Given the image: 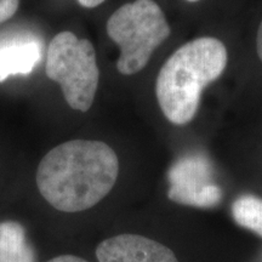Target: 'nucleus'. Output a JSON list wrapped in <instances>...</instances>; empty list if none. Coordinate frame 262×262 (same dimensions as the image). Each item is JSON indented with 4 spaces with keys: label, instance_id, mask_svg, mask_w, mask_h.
Segmentation results:
<instances>
[{
    "label": "nucleus",
    "instance_id": "10",
    "mask_svg": "<svg viewBox=\"0 0 262 262\" xmlns=\"http://www.w3.org/2000/svg\"><path fill=\"white\" fill-rule=\"evenodd\" d=\"M19 0H0V24L8 21L17 12Z\"/></svg>",
    "mask_w": 262,
    "mask_h": 262
},
{
    "label": "nucleus",
    "instance_id": "7",
    "mask_svg": "<svg viewBox=\"0 0 262 262\" xmlns=\"http://www.w3.org/2000/svg\"><path fill=\"white\" fill-rule=\"evenodd\" d=\"M41 42L27 34L0 40V83L16 75H28L41 61Z\"/></svg>",
    "mask_w": 262,
    "mask_h": 262
},
{
    "label": "nucleus",
    "instance_id": "14",
    "mask_svg": "<svg viewBox=\"0 0 262 262\" xmlns=\"http://www.w3.org/2000/svg\"><path fill=\"white\" fill-rule=\"evenodd\" d=\"M187 2H191V3H195V2H199V0H187Z\"/></svg>",
    "mask_w": 262,
    "mask_h": 262
},
{
    "label": "nucleus",
    "instance_id": "3",
    "mask_svg": "<svg viewBox=\"0 0 262 262\" xmlns=\"http://www.w3.org/2000/svg\"><path fill=\"white\" fill-rule=\"evenodd\" d=\"M106 28L108 37L120 48L117 70L124 75L142 71L171 32L165 15L153 0H135L120 6L108 18Z\"/></svg>",
    "mask_w": 262,
    "mask_h": 262
},
{
    "label": "nucleus",
    "instance_id": "13",
    "mask_svg": "<svg viewBox=\"0 0 262 262\" xmlns=\"http://www.w3.org/2000/svg\"><path fill=\"white\" fill-rule=\"evenodd\" d=\"M256 49H257V54L260 60L262 61V21L260 24V27H258L257 31V39H256Z\"/></svg>",
    "mask_w": 262,
    "mask_h": 262
},
{
    "label": "nucleus",
    "instance_id": "11",
    "mask_svg": "<svg viewBox=\"0 0 262 262\" xmlns=\"http://www.w3.org/2000/svg\"><path fill=\"white\" fill-rule=\"evenodd\" d=\"M47 262H88L84 258L74 256V255H60V256H56L51 260H49Z\"/></svg>",
    "mask_w": 262,
    "mask_h": 262
},
{
    "label": "nucleus",
    "instance_id": "5",
    "mask_svg": "<svg viewBox=\"0 0 262 262\" xmlns=\"http://www.w3.org/2000/svg\"><path fill=\"white\" fill-rule=\"evenodd\" d=\"M169 198L195 206H211L221 199V189L209 181L208 165L201 158H182L170 171Z\"/></svg>",
    "mask_w": 262,
    "mask_h": 262
},
{
    "label": "nucleus",
    "instance_id": "2",
    "mask_svg": "<svg viewBox=\"0 0 262 262\" xmlns=\"http://www.w3.org/2000/svg\"><path fill=\"white\" fill-rule=\"evenodd\" d=\"M227 50L216 38L204 37L178 49L160 70L156 83L159 107L170 123L186 125L195 117L203 90L219 79Z\"/></svg>",
    "mask_w": 262,
    "mask_h": 262
},
{
    "label": "nucleus",
    "instance_id": "6",
    "mask_svg": "<svg viewBox=\"0 0 262 262\" xmlns=\"http://www.w3.org/2000/svg\"><path fill=\"white\" fill-rule=\"evenodd\" d=\"M98 262H180L171 249L140 234L124 233L101 242Z\"/></svg>",
    "mask_w": 262,
    "mask_h": 262
},
{
    "label": "nucleus",
    "instance_id": "12",
    "mask_svg": "<svg viewBox=\"0 0 262 262\" xmlns=\"http://www.w3.org/2000/svg\"><path fill=\"white\" fill-rule=\"evenodd\" d=\"M103 2H106V0H78V3H79L83 8L86 9L96 8V6L102 4Z\"/></svg>",
    "mask_w": 262,
    "mask_h": 262
},
{
    "label": "nucleus",
    "instance_id": "9",
    "mask_svg": "<svg viewBox=\"0 0 262 262\" xmlns=\"http://www.w3.org/2000/svg\"><path fill=\"white\" fill-rule=\"evenodd\" d=\"M232 217L239 226L262 237V199L253 194L241 195L232 204Z\"/></svg>",
    "mask_w": 262,
    "mask_h": 262
},
{
    "label": "nucleus",
    "instance_id": "4",
    "mask_svg": "<svg viewBox=\"0 0 262 262\" xmlns=\"http://www.w3.org/2000/svg\"><path fill=\"white\" fill-rule=\"evenodd\" d=\"M45 72L60 85L72 110L88 112L96 96L100 71L94 45L64 31L52 38L47 52Z\"/></svg>",
    "mask_w": 262,
    "mask_h": 262
},
{
    "label": "nucleus",
    "instance_id": "1",
    "mask_svg": "<svg viewBox=\"0 0 262 262\" xmlns=\"http://www.w3.org/2000/svg\"><path fill=\"white\" fill-rule=\"evenodd\" d=\"M119 160L101 141L72 140L52 148L37 170V186L51 206L80 212L98 204L116 185Z\"/></svg>",
    "mask_w": 262,
    "mask_h": 262
},
{
    "label": "nucleus",
    "instance_id": "8",
    "mask_svg": "<svg viewBox=\"0 0 262 262\" xmlns=\"http://www.w3.org/2000/svg\"><path fill=\"white\" fill-rule=\"evenodd\" d=\"M0 262H35V255L21 225L0 224Z\"/></svg>",
    "mask_w": 262,
    "mask_h": 262
}]
</instances>
